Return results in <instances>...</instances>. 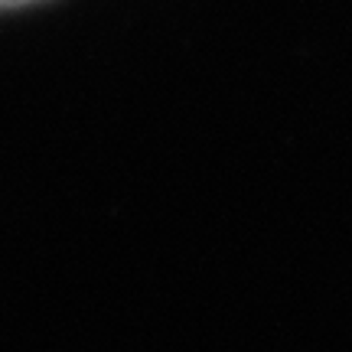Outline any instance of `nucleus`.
<instances>
[{"label": "nucleus", "instance_id": "1", "mask_svg": "<svg viewBox=\"0 0 352 352\" xmlns=\"http://www.w3.org/2000/svg\"><path fill=\"white\" fill-rule=\"evenodd\" d=\"M23 3H33V0H0V10H7V7H23Z\"/></svg>", "mask_w": 352, "mask_h": 352}]
</instances>
